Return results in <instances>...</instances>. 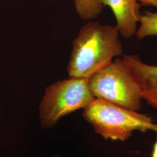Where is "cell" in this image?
Segmentation results:
<instances>
[{
  "label": "cell",
  "instance_id": "obj_7",
  "mask_svg": "<svg viewBox=\"0 0 157 157\" xmlns=\"http://www.w3.org/2000/svg\"><path fill=\"white\" fill-rule=\"evenodd\" d=\"M75 7L79 17L90 21L98 17L103 11V0H74Z\"/></svg>",
  "mask_w": 157,
  "mask_h": 157
},
{
  "label": "cell",
  "instance_id": "obj_1",
  "mask_svg": "<svg viewBox=\"0 0 157 157\" xmlns=\"http://www.w3.org/2000/svg\"><path fill=\"white\" fill-rule=\"evenodd\" d=\"M116 25L89 21L72 43L67 66L69 78H89L122 54V45Z\"/></svg>",
  "mask_w": 157,
  "mask_h": 157
},
{
  "label": "cell",
  "instance_id": "obj_9",
  "mask_svg": "<svg viewBox=\"0 0 157 157\" xmlns=\"http://www.w3.org/2000/svg\"><path fill=\"white\" fill-rule=\"evenodd\" d=\"M142 96L148 104L157 109V91H143Z\"/></svg>",
  "mask_w": 157,
  "mask_h": 157
},
{
  "label": "cell",
  "instance_id": "obj_11",
  "mask_svg": "<svg viewBox=\"0 0 157 157\" xmlns=\"http://www.w3.org/2000/svg\"><path fill=\"white\" fill-rule=\"evenodd\" d=\"M151 157H157V137L156 140L155 141L154 144L153 146Z\"/></svg>",
  "mask_w": 157,
  "mask_h": 157
},
{
  "label": "cell",
  "instance_id": "obj_6",
  "mask_svg": "<svg viewBox=\"0 0 157 157\" xmlns=\"http://www.w3.org/2000/svg\"><path fill=\"white\" fill-rule=\"evenodd\" d=\"M122 60L140 85L143 91H157V65L142 62L138 55H123Z\"/></svg>",
  "mask_w": 157,
  "mask_h": 157
},
{
  "label": "cell",
  "instance_id": "obj_5",
  "mask_svg": "<svg viewBox=\"0 0 157 157\" xmlns=\"http://www.w3.org/2000/svg\"><path fill=\"white\" fill-rule=\"evenodd\" d=\"M103 5L111 9L121 36L129 39L135 36L140 17L141 6L137 0H103Z\"/></svg>",
  "mask_w": 157,
  "mask_h": 157
},
{
  "label": "cell",
  "instance_id": "obj_8",
  "mask_svg": "<svg viewBox=\"0 0 157 157\" xmlns=\"http://www.w3.org/2000/svg\"><path fill=\"white\" fill-rule=\"evenodd\" d=\"M139 22L140 25L135 34L137 39H142L148 36H157V12H146L141 15Z\"/></svg>",
  "mask_w": 157,
  "mask_h": 157
},
{
  "label": "cell",
  "instance_id": "obj_3",
  "mask_svg": "<svg viewBox=\"0 0 157 157\" xmlns=\"http://www.w3.org/2000/svg\"><path fill=\"white\" fill-rule=\"evenodd\" d=\"M88 82L95 98L133 111L140 109L142 88L122 59L112 61L88 78Z\"/></svg>",
  "mask_w": 157,
  "mask_h": 157
},
{
  "label": "cell",
  "instance_id": "obj_4",
  "mask_svg": "<svg viewBox=\"0 0 157 157\" xmlns=\"http://www.w3.org/2000/svg\"><path fill=\"white\" fill-rule=\"evenodd\" d=\"M88 78H69L47 86L40 103V122L44 129L55 126L61 118L82 108L95 99Z\"/></svg>",
  "mask_w": 157,
  "mask_h": 157
},
{
  "label": "cell",
  "instance_id": "obj_2",
  "mask_svg": "<svg viewBox=\"0 0 157 157\" xmlns=\"http://www.w3.org/2000/svg\"><path fill=\"white\" fill-rule=\"evenodd\" d=\"M84 119L105 140H128L135 131L157 132L151 117L95 98L84 108Z\"/></svg>",
  "mask_w": 157,
  "mask_h": 157
},
{
  "label": "cell",
  "instance_id": "obj_10",
  "mask_svg": "<svg viewBox=\"0 0 157 157\" xmlns=\"http://www.w3.org/2000/svg\"><path fill=\"white\" fill-rule=\"evenodd\" d=\"M141 5L145 6H153L157 8V0H137Z\"/></svg>",
  "mask_w": 157,
  "mask_h": 157
}]
</instances>
